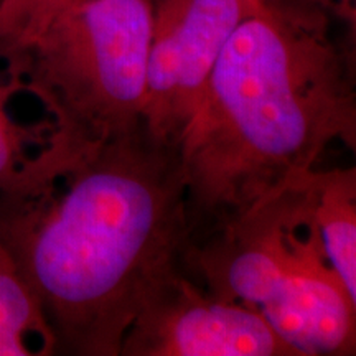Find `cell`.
<instances>
[{
	"label": "cell",
	"mask_w": 356,
	"mask_h": 356,
	"mask_svg": "<svg viewBox=\"0 0 356 356\" xmlns=\"http://www.w3.org/2000/svg\"><path fill=\"white\" fill-rule=\"evenodd\" d=\"M154 0H86L56 15L6 63L63 139L92 152L144 126Z\"/></svg>",
	"instance_id": "277c9868"
},
{
	"label": "cell",
	"mask_w": 356,
	"mask_h": 356,
	"mask_svg": "<svg viewBox=\"0 0 356 356\" xmlns=\"http://www.w3.org/2000/svg\"><path fill=\"white\" fill-rule=\"evenodd\" d=\"M119 356H296L259 312L175 270L150 293Z\"/></svg>",
	"instance_id": "8992f818"
},
{
	"label": "cell",
	"mask_w": 356,
	"mask_h": 356,
	"mask_svg": "<svg viewBox=\"0 0 356 356\" xmlns=\"http://www.w3.org/2000/svg\"><path fill=\"white\" fill-rule=\"evenodd\" d=\"M0 239L42 300L56 353L119 356L150 293L185 269L178 145L145 124L106 142L38 195L0 200Z\"/></svg>",
	"instance_id": "6da1fadb"
},
{
	"label": "cell",
	"mask_w": 356,
	"mask_h": 356,
	"mask_svg": "<svg viewBox=\"0 0 356 356\" xmlns=\"http://www.w3.org/2000/svg\"><path fill=\"white\" fill-rule=\"evenodd\" d=\"M86 0H0V63L6 65L61 12Z\"/></svg>",
	"instance_id": "30bf717a"
},
{
	"label": "cell",
	"mask_w": 356,
	"mask_h": 356,
	"mask_svg": "<svg viewBox=\"0 0 356 356\" xmlns=\"http://www.w3.org/2000/svg\"><path fill=\"white\" fill-rule=\"evenodd\" d=\"M53 353L56 338L42 300L0 239V356Z\"/></svg>",
	"instance_id": "ba28073f"
},
{
	"label": "cell",
	"mask_w": 356,
	"mask_h": 356,
	"mask_svg": "<svg viewBox=\"0 0 356 356\" xmlns=\"http://www.w3.org/2000/svg\"><path fill=\"white\" fill-rule=\"evenodd\" d=\"M259 0H157L147 56L144 124L178 145L197 113L218 56Z\"/></svg>",
	"instance_id": "5b68a950"
},
{
	"label": "cell",
	"mask_w": 356,
	"mask_h": 356,
	"mask_svg": "<svg viewBox=\"0 0 356 356\" xmlns=\"http://www.w3.org/2000/svg\"><path fill=\"white\" fill-rule=\"evenodd\" d=\"M314 215L332 266L356 299V170L315 168Z\"/></svg>",
	"instance_id": "9c48e42d"
},
{
	"label": "cell",
	"mask_w": 356,
	"mask_h": 356,
	"mask_svg": "<svg viewBox=\"0 0 356 356\" xmlns=\"http://www.w3.org/2000/svg\"><path fill=\"white\" fill-rule=\"evenodd\" d=\"M259 2H274V0H259Z\"/></svg>",
	"instance_id": "8fae6325"
},
{
	"label": "cell",
	"mask_w": 356,
	"mask_h": 356,
	"mask_svg": "<svg viewBox=\"0 0 356 356\" xmlns=\"http://www.w3.org/2000/svg\"><path fill=\"white\" fill-rule=\"evenodd\" d=\"M19 92L15 79L0 78V200L38 195L88 155L68 144L50 119L38 124L17 121L10 102Z\"/></svg>",
	"instance_id": "52a82bcc"
},
{
	"label": "cell",
	"mask_w": 356,
	"mask_h": 356,
	"mask_svg": "<svg viewBox=\"0 0 356 356\" xmlns=\"http://www.w3.org/2000/svg\"><path fill=\"white\" fill-rule=\"evenodd\" d=\"M337 142L356 147V96L327 22L261 2L226 42L178 144L190 246L318 168Z\"/></svg>",
	"instance_id": "7a4b0ae2"
},
{
	"label": "cell",
	"mask_w": 356,
	"mask_h": 356,
	"mask_svg": "<svg viewBox=\"0 0 356 356\" xmlns=\"http://www.w3.org/2000/svg\"><path fill=\"white\" fill-rule=\"evenodd\" d=\"M312 172L191 244L184 264L215 297L259 312L296 356H348L356 299L325 251Z\"/></svg>",
	"instance_id": "3957f363"
}]
</instances>
